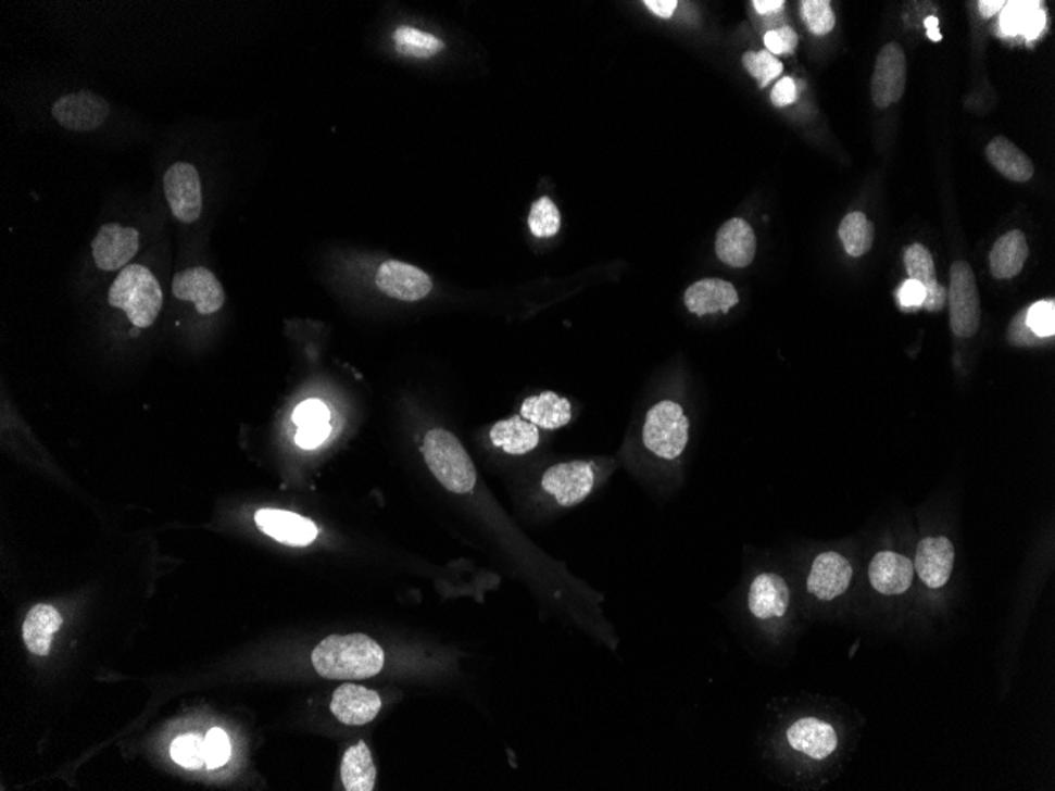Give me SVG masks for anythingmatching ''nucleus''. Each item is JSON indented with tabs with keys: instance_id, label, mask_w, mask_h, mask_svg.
I'll return each mask as SVG.
<instances>
[{
	"instance_id": "obj_1",
	"label": "nucleus",
	"mask_w": 1055,
	"mask_h": 791,
	"mask_svg": "<svg viewBox=\"0 0 1055 791\" xmlns=\"http://www.w3.org/2000/svg\"><path fill=\"white\" fill-rule=\"evenodd\" d=\"M2 103L21 134L58 136L99 151L152 145L159 131L130 106L55 70L16 73L2 87Z\"/></svg>"
},
{
	"instance_id": "obj_2",
	"label": "nucleus",
	"mask_w": 1055,
	"mask_h": 791,
	"mask_svg": "<svg viewBox=\"0 0 1055 791\" xmlns=\"http://www.w3.org/2000/svg\"><path fill=\"white\" fill-rule=\"evenodd\" d=\"M151 165L152 186L183 228L200 226L226 194V145L211 118H183L156 131Z\"/></svg>"
},
{
	"instance_id": "obj_3",
	"label": "nucleus",
	"mask_w": 1055,
	"mask_h": 791,
	"mask_svg": "<svg viewBox=\"0 0 1055 791\" xmlns=\"http://www.w3.org/2000/svg\"><path fill=\"white\" fill-rule=\"evenodd\" d=\"M689 430L691 422L680 403L667 399L654 403L645 414L629 462L639 474L667 487L671 469L680 465L688 449Z\"/></svg>"
},
{
	"instance_id": "obj_4",
	"label": "nucleus",
	"mask_w": 1055,
	"mask_h": 791,
	"mask_svg": "<svg viewBox=\"0 0 1055 791\" xmlns=\"http://www.w3.org/2000/svg\"><path fill=\"white\" fill-rule=\"evenodd\" d=\"M106 306L128 324V337L148 332L165 310L166 292L162 278L151 264L135 261L108 285Z\"/></svg>"
},
{
	"instance_id": "obj_5",
	"label": "nucleus",
	"mask_w": 1055,
	"mask_h": 791,
	"mask_svg": "<svg viewBox=\"0 0 1055 791\" xmlns=\"http://www.w3.org/2000/svg\"><path fill=\"white\" fill-rule=\"evenodd\" d=\"M839 748L834 725L814 714H799L779 724L773 734V758L787 768L827 762Z\"/></svg>"
},
{
	"instance_id": "obj_6",
	"label": "nucleus",
	"mask_w": 1055,
	"mask_h": 791,
	"mask_svg": "<svg viewBox=\"0 0 1055 791\" xmlns=\"http://www.w3.org/2000/svg\"><path fill=\"white\" fill-rule=\"evenodd\" d=\"M313 667L327 679H364L378 675L385 651L364 633L330 636L313 650Z\"/></svg>"
},
{
	"instance_id": "obj_7",
	"label": "nucleus",
	"mask_w": 1055,
	"mask_h": 791,
	"mask_svg": "<svg viewBox=\"0 0 1055 791\" xmlns=\"http://www.w3.org/2000/svg\"><path fill=\"white\" fill-rule=\"evenodd\" d=\"M743 602L752 626L764 632L766 640L779 643L782 633L792 626L790 619L795 605L787 578L775 570L755 574L748 585Z\"/></svg>"
},
{
	"instance_id": "obj_8",
	"label": "nucleus",
	"mask_w": 1055,
	"mask_h": 791,
	"mask_svg": "<svg viewBox=\"0 0 1055 791\" xmlns=\"http://www.w3.org/2000/svg\"><path fill=\"white\" fill-rule=\"evenodd\" d=\"M618 468V460H570L556 463L542 474L539 486L558 507L583 503Z\"/></svg>"
},
{
	"instance_id": "obj_9",
	"label": "nucleus",
	"mask_w": 1055,
	"mask_h": 791,
	"mask_svg": "<svg viewBox=\"0 0 1055 791\" xmlns=\"http://www.w3.org/2000/svg\"><path fill=\"white\" fill-rule=\"evenodd\" d=\"M423 454L434 476L452 493H472L477 473L473 460L454 435L435 428L426 435Z\"/></svg>"
},
{
	"instance_id": "obj_10",
	"label": "nucleus",
	"mask_w": 1055,
	"mask_h": 791,
	"mask_svg": "<svg viewBox=\"0 0 1055 791\" xmlns=\"http://www.w3.org/2000/svg\"><path fill=\"white\" fill-rule=\"evenodd\" d=\"M171 298L200 319H212L225 309L226 292L217 275L203 264H186L174 272L169 281Z\"/></svg>"
},
{
	"instance_id": "obj_11",
	"label": "nucleus",
	"mask_w": 1055,
	"mask_h": 791,
	"mask_svg": "<svg viewBox=\"0 0 1055 791\" xmlns=\"http://www.w3.org/2000/svg\"><path fill=\"white\" fill-rule=\"evenodd\" d=\"M950 324L960 338H970L980 329L981 301L974 271L966 261H956L950 269Z\"/></svg>"
},
{
	"instance_id": "obj_12",
	"label": "nucleus",
	"mask_w": 1055,
	"mask_h": 791,
	"mask_svg": "<svg viewBox=\"0 0 1055 791\" xmlns=\"http://www.w3.org/2000/svg\"><path fill=\"white\" fill-rule=\"evenodd\" d=\"M852 578L853 567L847 557L838 552L818 553L807 570L804 590L811 601L828 604L849 590Z\"/></svg>"
},
{
	"instance_id": "obj_13",
	"label": "nucleus",
	"mask_w": 1055,
	"mask_h": 791,
	"mask_svg": "<svg viewBox=\"0 0 1055 791\" xmlns=\"http://www.w3.org/2000/svg\"><path fill=\"white\" fill-rule=\"evenodd\" d=\"M907 86V59L897 43H887L877 55L870 93L880 110L903 99Z\"/></svg>"
},
{
	"instance_id": "obj_14",
	"label": "nucleus",
	"mask_w": 1055,
	"mask_h": 791,
	"mask_svg": "<svg viewBox=\"0 0 1055 791\" xmlns=\"http://www.w3.org/2000/svg\"><path fill=\"white\" fill-rule=\"evenodd\" d=\"M375 281L379 291L385 292L389 298L405 302L420 301L434 289L431 278L426 272L400 261L382 263L376 272Z\"/></svg>"
},
{
	"instance_id": "obj_15",
	"label": "nucleus",
	"mask_w": 1055,
	"mask_h": 791,
	"mask_svg": "<svg viewBox=\"0 0 1055 791\" xmlns=\"http://www.w3.org/2000/svg\"><path fill=\"white\" fill-rule=\"evenodd\" d=\"M956 552L952 540L945 536L939 538H926L918 543L917 556H915L914 567L917 570L919 580L931 588L939 590L945 587L952 578Z\"/></svg>"
},
{
	"instance_id": "obj_16",
	"label": "nucleus",
	"mask_w": 1055,
	"mask_h": 791,
	"mask_svg": "<svg viewBox=\"0 0 1055 791\" xmlns=\"http://www.w3.org/2000/svg\"><path fill=\"white\" fill-rule=\"evenodd\" d=\"M255 522L264 535L285 545L305 547L318 538L315 523L292 512L261 508L256 512Z\"/></svg>"
},
{
	"instance_id": "obj_17",
	"label": "nucleus",
	"mask_w": 1055,
	"mask_h": 791,
	"mask_svg": "<svg viewBox=\"0 0 1055 791\" xmlns=\"http://www.w3.org/2000/svg\"><path fill=\"white\" fill-rule=\"evenodd\" d=\"M870 587L882 595H901L910 590L914 581V561L900 553L879 552L869 564Z\"/></svg>"
},
{
	"instance_id": "obj_18",
	"label": "nucleus",
	"mask_w": 1055,
	"mask_h": 791,
	"mask_svg": "<svg viewBox=\"0 0 1055 791\" xmlns=\"http://www.w3.org/2000/svg\"><path fill=\"white\" fill-rule=\"evenodd\" d=\"M755 252L757 239L746 219L732 218L720 226L716 236V254L724 264L743 269L754 261Z\"/></svg>"
},
{
	"instance_id": "obj_19",
	"label": "nucleus",
	"mask_w": 1055,
	"mask_h": 791,
	"mask_svg": "<svg viewBox=\"0 0 1055 791\" xmlns=\"http://www.w3.org/2000/svg\"><path fill=\"white\" fill-rule=\"evenodd\" d=\"M381 710L378 693L357 685H343L334 692L330 711L344 725L372 723Z\"/></svg>"
},
{
	"instance_id": "obj_20",
	"label": "nucleus",
	"mask_w": 1055,
	"mask_h": 791,
	"mask_svg": "<svg viewBox=\"0 0 1055 791\" xmlns=\"http://www.w3.org/2000/svg\"><path fill=\"white\" fill-rule=\"evenodd\" d=\"M905 269L908 280L918 281L926 289V299L921 309L928 312H940L945 306L946 289L937 281L934 258L921 243L908 247L904 254Z\"/></svg>"
},
{
	"instance_id": "obj_21",
	"label": "nucleus",
	"mask_w": 1055,
	"mask_h": 791,
	"mask_svg": "<svg viewBox=\"0 0 1055 791\" xmlns=\"http://www.w3.org/2000/svg\"><path fill=\"white\" fill-rule=\"evenodd\" d=\"M740 302L737 289L720 278H705L691 285L685 292V303L689 312L698 316L713 313H729Z\"/></svg>"
},
{
	"instance_id": "obj_22",
	"label": "nucleus",
	"mask_w": 1055,
	"mask_h": 791,
	"mask_svg": "<svg viewBox=\"0 0 1055 791\" xmlns=\"http://www.w3.org/2000/svg\"><path fill=\"white\" fill-rule=\"evenodd\" d=\"M489 437L494 449L511 456L531 454L541 444L539 427L522 416L497 422Z\"/></svg>"
},
{
	"instance_id": "obj_23",
	"label": "nucleus",
	"mask_w": 1055,
	"mask_h": 791,
	"mask_svg": "<svg viewBox=\"0 0 1055 791\" xmlns=\"http://www.w3.org/2000/svg\"><path fill=\"white\" fill-rule=\"evenodd\" d=\"M520 416L544 430H558L573 419V406L558 393L542 392L525 400Z\"/></svg>"
},
{
	"instance_id": "obj_24",
	"label": "nucleus",
	"mask_w": 1055,
	"mask_h": 791,
	"mask_svg": "<svg viewBox=\"0 0 1055 791\" xmlns=\"http://www.w3.org/2000/svg\"><path fill=\"white\" fill-rule=\"evenodd\" d=\"M62 616L54 606L35 605L23 624V639L35 656H48L54 633L61 629Z\"/></svg>"
},
{
	"instance_id": "obj_25",
	"label": "nucleus",
	"mask_w": 1055,
	"mask_h": 791,
	"mask_svg": "<svg viewBox=\"0 0 1055 791\" xmlns=\"http://www.w3.org/2000/svg\"><path fill=\"white\" fill-rule=\"evenodd\" d=\"M1027 258H1029V246H1027L1026 235L1019 229L1006 233L992 247L991 256H989L991 274L997 280H1009L1021 274Z\"/></svg>"
},
{
	"instance_id": "obj_26",
	"label": "nucleus",
	"mask_w": 1055,
	"mask_h": 791,
	"mask_svg": "<svg viewBox=\"0 0 1055 791\" xmlns=\"http://www.w3.org/2000/svg\"><path fill=\"white\" fill-rule=\"evenodd\" d=\"M987 156L989 163L1013 183H1027L1035 173L1032 160L1005 136H997L989 142Z\"/></svg>"
},
{
	"instance_id": "obj_27",
	"label": "nucleus",
	"mask_w": 1055,
	"mask_h": 791,
	"mask_svg": "<svg viewBox=\"0 0 1055 791\" xmlns=\"http://www.w3.org/2000/svg\"><path fill=\"white\" fill-rule=\"evenodd\" d=\"M1040 2H1008L1002 9L1001 27L1006 35H1023L1027 41L1035 40L1046 26V13Z\"/></svg>"
},
{
	"instance_id": "obj_28",
	"label": "nucleus",
	"mask_w": 1055,
	"mask_h": 791,
	"mask_svg": "<svg viewBox=\"0 0 1055 791\" xmlns=\"http://www.w3.org/2000/svg\"><path fill=\"white\" fill-rule=\"evenodd\" d=\"M341 780L348 791H372L375 787L376 769L370 751L364 741L344 752L341 762Z\"/></svg>"
},
{
	"instance_id": "obj_29",
	"label": "nucleus",
	"mask_w": 1055,
	"mask_h": 791,
	"mask_svg": "<svg viewBox=\"0 0 1055 791\" xmlns=\"http://www.w3.org/2000/svg\"><path fill=\"white\" fill-rule=\"evenodd\" d=\"M839 237L845 252L853 258L863 256L872 249L874 225L863 212H851L839 226Z\"/></svg>"
},
{
	"instance_id": "obj_30",
	"label": "nucleus",
	"mask_w": 1055,
	"mask_h": 791,
	"mask_svg": "<svg viewBox=\"0 0 1055 791\" xmlns=\"http://www.w3.org/2000/svg\"><path fill=\"white\" fill-rule=\"evenodd\" d=\"M397 51L413 58H431L443 51L444 43L435 35L414 29V27H399L393 34Z\"/></svg>"
},
{
	"instance_id": "obj_31",
	"label": "nucleus",
	"mask_w": 1055,
	"mask_h": 791,
	"mask_svg": "<svg viewBox=\"0 0 1055 791\" xmlns=\"http://www.w3.org/2000/svg\"><path fill=\"white\" fill-rule=\"evenodd\" d=\"M529 229L536 237L547 239L555 236L562 228V215L550 198H541L532 204L528 218Z\"/></svg>"
},
{
	"instance_id": "obj_32",
	"label": "nucleus",
	"mask_w": 1055,
	"mask_h": 791,
	"mask_svg": "<svg viewBox=\"0 0 1055 791\" xmlns=\"http://www.w3.org/2000/svg\"><path fill=\"white\" fill-rule=\"evenodd\" d=\"M171 757L183 768L200 769L204 763V738L200 733L176 738L171 745Z\"/></svg>"
},
{
	"instance_id": "obj_33",
	"label": "nucleus",
	"mask_w": 1055,
	"mask_h": 791,
	"mask_svg": "<svg viewBox=\"0 0 1055 791\" xmlns=\"http://www.w3.org/2000/svg\"><path fill=\"white\" fill-rule=\"evenodd\" d=\"M801 16L813 34L827 35L834 29L833 7L828 0H804L801 3Z\"/></svg>"
},
{
	"instance_id": "obj_34",
	"label": "nucleus",
	"mask_w": 1055,
	"mask_h": 791,
	"mask_svg": "<svg viewBox=\"0 0 1055 791\" xmlns=\"http://www.w3.org/2000/svg\"><path fill=\"white\" fill-rule=\"evenodd\" d=\"M743 65L751 76L758 81V86L766 87L781 76L783 65L776 55L768 51H750L743 55Z\"/></svg>"
},
{
	"instance_id": "obj_35",
	"label": "nucleus",
	"mask_w": 1055,
	"mask_h": 791,
	"mask_svg": "<svg viewBox=\"0 0 1055 791\" xmlns=\"http://www.w3.org/2000/svg\"><path fill=\"white\" fill-rule=\"evenodd\" d=\"M1026 324L1039 338H1053L1055 334V302L1040 301L1027 309Z\"/></svg>"
},
{
	"instance_id": "obj_36",
	"label": "nucleus",
	"mask_w": 1055,
	"mask_h": 791,
	"mask_svg": "<svg viewBox=\"0 0 1055 791\" xmlns=\"http://www.w3.org/2000/svg\"><path fill=\"white\" fill-rule=\"evenodd\" d=\"M231 757L228 734L222 728H212L204 738V763L209 769L222 768Z\"/></svg>"
},
{
	"instance_id": "obj_37",
	"label": "nucleus",
	"mask_w": 1055,
	"mask_h": 791,
	"mask_svg": "<svg viewBox=\"0 0 1055 791\" xmlns=\"http://www.w3.org/2000/svg\"><path fill=\"white\" fill-rule=\"evenodd\" d=\"M765 47L766 51L771 52L773 55L793 54L799 47V35L790 27L769 30L765 34Z\"/></svg>"
},
{
	"instance_id": "obj_38",
	"label": "nucleus",
	"mask_w": 1055,
	"mask_h": 791,
	"mask_svg": "<svg viewBox=\"0 0 1055 791\" xmlns=\"http://www.w3.org/2000/svg\"><path fill=\"white\" fill-rule=\"evenodd\" d=\"M329 410H327L326 404L319 402V400H305V402L299 404V406L296 407L294 413H292V422H294L298 427L327 424V422H329Z\"/></svg>"
},
{
	"instance_id": "obj_39",
	"label": "nucleus",
	"mask_w": 1055,
	"mask_h": 791,
	"mask_svg": "<svg viewBox=\"0 0 1055 791\" xmlns=\"http://www.w3.org/2000/svg\"><path fill=\"white\" fill-rule=\"evenodd\" d=\"M330 435V425L318 424V425H306V427H299L298 434H296V444L302 449H316L326 441L327 437Z\"/></svg>"
},
{
	"instance_id": "obj_40",
	"label": "nucleus",
	"mask_w": 1055,
	"mask_h": 791,
	"mask_svg": "<svg viewBox=\"0 0 1055 791\" xmlns=\"http://www.w3.org/2000/svg\"><path fill=\"white\" fill-rule=\"evenodd\" d=\"M1026 313L1027 309L1019 312L1012 321V326L1008 329V338L1013 344H1027V347H1033V344L1040 343L1043 338H1039L1032 330L1027 327L1026 324Z\"/></svg>"
},
{
	"instance_id": "obj_41",
	"label": "nucleus",
	"mask_w": 1055,
	"mask_h": 791,
	"mask_svg": "<svg viewBox=\"0 0 1055 791\" xmlns=\"http://www.w3.org/2000/svg\"><path fill=\"white\" fill-rule=\"evenodd\" d=\"M897 299H900L901 309L904 312L921 309L922 302L926 299V289L918 281H904L903 287L897 291Z\"/></svg>"
},
{
	"instance_id": "obj_42",
	"label": "nucleus",
	"mask_w": 1055,
	"mask_h": 791,
	"mask_svg": "<svg viewBox=\"0 0 1055 791\" xmlns=\"http://www.w3.org/2000/svg\"><path fill=\"white\" fill-rule=\"evenodd\" d=\"M796 100H799V87L792 78H782L773 89L771 101L775 106H789Z\"/></svg>"
},
{
	"instance_id": "obj_43",
	"label": "nucleus",
	"mask_w": 1055,
	"mask_h": 791,
	"mask_svg": "<svg viewBox=\"0 0 1055 791\" xmlns=\"http://www.w3.org/2000/svg\"><path fill=\"white\" fill-rule=\"evenodd\" d=\"M645 5L654 15L668 20L674 16L678 2L677 0H645Z\"/></svg>"
},
{
	"instance_id": "obj_44",
	"label": "nucleus",
	"mask_w": 1055,
	"mask_h": 791,
	"mask_svg": "<svg viewBox=\"0 0 1055 791\" xmlns=\"http://www.w3.org/2000/svg\"><path fill=\"white\" fill-rule=\"evenodd\" d=\"M752 5L761 15H771V13L781 12L786 2L783 0H754Z\"/></svg>"
},
{
	"instance_id": "obj_45",
	"label": "nucleus",
	"mask_w": 1055,
	"mask_h": 791,
	"mask_svg": "<svg viewBox=\"0 0 1055 791\" xmlns=\"http://www.w3.org/2000/svg\"><path fill=\"white\" fill-rule=\"evenodd\" d=\"M1004 0H981L978 3V9H980L981 15L983 17H992L995 13L1002 12L1005 7Z\"/></svg>"
},
{
	"instance_id": "obj_46",
	"label": "nucleus",
	"mask_w": 1055,
	"mask_h": 791,
	"mask_svg": "<svg viewBox=\"0 0 1055 791\" xmlns=\"http://www.w3.org/2000/svg\"><path fill=\"white\" fill-rule=\"evenodd\" d=\"M926 30L939 29V17L928 16L925 20Z\"/></svg>"
},
{
	"instance_id": "obj_47",
	"label": "nucleus",
	"mask_w": 1055,
	"mask_h": 791,
	"mask_svg": "<svg viewBox=\"0 0 1055 791\" xmlns=\"http://www.w3.org/2000/svg\"><path fill=\"white\" fill-rule=\"evenodd\" d=\"M928 37L931 38L932 41L942 40V34H940L939 29L928 30Z\"/></svg>"
}]
</instances>
